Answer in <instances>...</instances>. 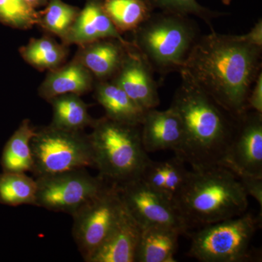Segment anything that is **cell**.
Here are the masks:
<instances>
[{"instance_id":"cell-18","label":"cell","mask_w":262,"mask_h":262,"mask_svg":"<svg viewBox=\"0 0 262 262\" xmlns=\"http://www.w3.org/2000/svg\"><path fill=\"white\" fill-rule=\"evenodd\" d=\"M179 229L168 226L141 227L135 262H175L179 246Z\"/></svg>"},{"instance_id":"cell-33","label":"cell","mask_w":262,"mask_h":262,"mask_svg":"<svg viewBox=\"0 0 262 262\" xmlns=\"http://www.w3.org/2000/svg\"><path fill=\"white\" fill-rule=\"evenodd\" d=\"M14 1L16 2L18 4L21 5V6L29 7L25 0H14ZM29 8H31V7H29Z\"/></svg>"},{"instance_id":"cell-12","label":"cell","mask_w":262,"mask_h":262,"mask_svg":"<svg viewBox=\"0 0 262 262\" xmlns=\"http://www.w3.org/2000/svg\"><path fill=\"white\" fill-rule=\"evenodd\" d=\"M153 72L149 63L134 46L127 50L120 69L110 80L146 111L160 104L158 84Z\"/></svg>"},{"instance_id":"cell-8","label":"cell","mask_w":262,"mask_h":262,"mask_svg":"<svg viewBox=\"0 0 262 262\" xmlns=\"http://www.w3.org/2000/svg\"><path fill=\"white\" fill-rule=\"evenodd\" d=\"M123 208L118 185L107 183L72 215V235L84 261L89 262L107 237Z\"/></svg>"},{"instance_id":"cell-9","label":"cell","mask_w":262,"mask_h":262,"mask_svg":"<svg viewBox=\"0 0 262 262\" xmlns=\"http://www.w3.org/2000/svg\"><path fill=\"white\" fill-rule=\"evenodd\" d=\"M36 206L72 215L98 194L107 182L86 168L36 177Z\"/></svg>"},{"instance_id":"cell-11","label":"cell","mask_w":262,"mask_h":262,"mask_svg":"<svg viewBox=\"0 0 262 262\" xmlns=\"http://www.w3.org/2000/svg\"><path fill=\"white\" fill-rule=\"evenodd\" d=\"M220 166L236 176L262 177V114L249 110L237 120Z\"/></svg>"},{"instance_id":"cell-30","label":"cell","mask_w":262,"mask_h":262,"mask_svg":"<svg viewBox=\"0 0 262 262\" xmlns=\"http://www.w3.org/2000/svg\"><path fill=\"white\" fill-rule=\"evenodd\" d=\"M248 108L249 110L262 114V72H260L248 98Z\"/></svg>"},{"instance_id":"cell-32","label":"cell","mask_w":262,"mask_h":262,"mask_svg":"<svg viewBox=\"0 0 262 262\" xmlns=\"http://www.w3.org/2000/svg\"><path fill=\"white\" fill-rule=\"evenodd\" d=\"M29 7L33 9L37 10V8L45 6L48 3V0H25Z\"/></svg>"},{"instance_id":"cell-10","label":"cell","mask_w":262,"mask_h":262,"mask_svg":"<svg viewBox=\"0 0 262 262\" xmlns=\"http://www.w3.org/2000/svg\"><path fill=\"white\" fill-rule=\"evenodd\" d=\"M124 206L141 226H168L182 234L188 229L171 200L139 178L118 185Z\"/></svg>"},{"instance_id":"cell-34","label":"cell","mask_w":262,"mask_h":262,"mask_svg":"<svg viewBox=\"0 0 262 262\" xmlns=\"http://www.w3.org/2000/svg\"><path fill=\"white\" fill-rule=\"evenodd\" d=\"M222 3H224V4L228 5L230 4L231 1H232V0H222Z\"/></svg>"},{"instance_id":"cell-22","label":"cell","mask_w":262,"mask_h":262,"mask_svg":"<svg viewBox=\"0 0 262 262\" xmlns=\"http://www.w3.org/2000/svg\"><path fill=\"white\" fill-rule=\"evenodd\" d=\"M48 102L53 108L52 126L66 130L82 131L94 124L95 119L90 115L89 105L79 95H60Z\"/></svg>"},{"instance_id":"cell-5","label":"cell","mask_w":262,"mask_h":262,"mask_svg":"<svg viewBox=\"0 0 262 262\" xmlns=\"http://www.w3.org/2000/svg\"><path fill=\"white\" fill-rule=\"evenodd\" d=\"M133 32L134 47L161 74L179 72L199 38L195 24L187 15L165 12L153 13Z\"/></svg>"},{"instance_id":"cell-3","label":"cell","mask_w":262,"mask_h":262,"mask_svg":"<svg viewBox=\"0 0 262 262\" xmlns=\"http://www.w3.org/2000/svg\"><path fill=\"white\" fill-rule=\"evenodd\" d=\"M173 203L189 230L244 214L248 196L233 172L214 166L190 171Z\"/></svg>"},{"instance_id":"cell-27","label":"cell","mask_w":262,"mask_h":262,"mask_svg":"<svg viewBox=\"0 0 262 262\" xmlns=\"http://www.w3.org/2000/svg\"><path fill=\"white\" fill-rule=\"evenodd\" d=\"M39 12L24 7L14 0H0V21L19 29H29L37 25Z\"/></svg>"},{"instance_id":"cell-21","label":"cell","mask_w":262,"mask_h":262,"mask_svg":"<svg viewBox=\"0 0 262 262\" xmlns=\"http://www.w3.org/2000/svg\"><path fill=\"white\" fill-rule=\"evenodd\" d=\"M29 119H24L14 134L7 141L1 158L3 172H32L34 161L31 143L36 134Z\"/></svg>"},{"instance_id":"cell-20","label":"cell","mask_w":262,"mask_h":262,"mask_svg":"<svg viewBox=\"0 0 262 262\" xmlns=\"http://www.w3.org/2000/svg\"><path fill=\"white\" fill-rule=\"evenodd\" d=\"M185 164L176 155L165 161L150 159L141 178L150 187L174 202L185 186L190 173Z\"/></svg>"},{"instance_id":"cell-15","label":"cell","mask_w":262,"mask_h":262,"mask_svg":"<svg viewBox=\"0 0 262 262\" xmlns=\"http://www.w3.org/2000/svg\"><path fill=\"white\" fill-rule=\"evenodd\" d=\"M141 230L124 206L116 225L89 262H135Z\"/></svg>"},{"instance_id":"cell-17","label":"cell","mask_w":262,"mask_h":262,"mask_svg":"<svg viewBox=\"0 0 262 262\" xmlns=\"http://www.w3.org/2000/svg\"><path fill=\"white\" fill-rule=\"evenodd\" d=\"M94 77L82 63L73 58L72 61L55 70L48 71L38 89V94L46 101L60 95H83L94 89Z\"/></svg>"},{"instance_id":"cell-13","label":"cell","mask_w":262,"mask_h":262,"mask_svg":"<svg viewBox=\"0 0 262 262\" xmlns=\"http://www.w3.org/2000/svg\"><path fill=\"white\" fill-rule=\"evenodd\" d=\"M108 38L118 39L129 47L134 46L115 28L105 10L103 0H86L62 43L80 46Z\"/></svg>"},{"instance_id":"cell-26","label":"cell","mask_w":262,"mask_h":262,"mask_svg":"<svg viewBox=\"0 0 262 262\" xmlns=\"http://www.w3.org/2000/svg\"><path fill=\"white\" fill-rule=\"evenodd\" d=\"M80 11L62 0H48L46 9L39 12L37 25L63 40Z\"/></svg>"},{"instance_id":"cell-31","label":"cell","mask_w":262,"mask_h":262,"mask_svg":"<svg viewBox=\"0 0 262 262\" xmlns=\"http://www.w3.org/2000/svg\"><path fill=\"white\" fill-rule=\"evenodd\" d=\"M243 38L253 46L262 47V20L261 18L255 24L254 27L247 34L242 35Z\"/></svg>"},{"instance_id":"cell-28","label":"cell","mask_w":262,"mask_h":262,"mask_svg":"<svg viewBox=\"0 0 262 262\" xmlns=\"http://www.w3.org/2000/svg\"><path fill=\"white\" fill-rule=\"evenodd\" d=\"M153 9H160L165 13L182 15H193L199 17L211 26V20L220 16V13L211 11L202 6L196 0H146Z\"/></svg>"},{"instance_id":"cell-16","label":"cell","mask_w":262,"mask_h":262,"mask_svg":"<svg viewBox=\"0 0 262 262\" xmlns=\"http://www.w3.org/2000/svg\"><path fill=\"white\" fill-rule=\"evenodd\" d=\"M134 46L129 47L113 38L99 39L78 46L74 58L86 67L98 81L110 80L120 69L127 50Z\"/></svg>"},{"instance_id":"cell-23","label":"cell","mask_w":262,"mask_h":262,"mask_svg":"<svg viewBox=\"0 0 262 262\" xmlns=\"http://www.w3.org/2000/svg\"><path fill=\"white\" fill-rule=\"evenodd\" d=\"M24 61L40 71H51L61 67L68 56L67 46L48 36L32 38L19 49Z\"/></svg>"},{"instance_id":"cell-7","label":"cell","mask_w":262,"mask_h":262,"mask_svg":"<svg viewBox=\"0 0 262 262\" xmlns=\"http://www.w3.org/2000/svg\"><path fill=\"white\" fill-rule=\"evenodd\" d=\"M31 146L36 177L94 167L89 136L82 131L50 125L36 131Z\"/></svg>"},{"instance_id":"cell-19","label":"cell","mask_w":262,"mask_h":262,"mask_svg":"<svg viewBox=\"0 0 262 262\" xmlns=\"http://www.w3.org/2000/svg\"><path fill=\"white\" fill-rule=\"evenodd\" d=\"M94 88L95 98L105 110V116L114 121L140 126L146 111L123 90L111 80L98 81Z\"/></svg>"},{"instance_id":"cell-2","label":"cell","mask_w":262,"mask_h":262,"mask_svg":"<svg viewBox=\"0 0 262 262\" xmlns=\"http://www.w3.org/2000/svg\"><path fill=\"white\" fill-rule=\"evenodd\" d=\"M182 80L170 105L184 128L182 147L175 155L192 170L220 166L237 120L186 77L182 76Z\"/></svg>"},{"instance_id":"cell-29","label":"cell","mask_w":262,"mask_h":262,"mask_svg":"<svg viewBox=\"0 0 262 262\" xmlns=\"http://www.w3.org/2000/svg\"><path fill=\"white\" fill-rule=\"evenodd\" d=\"M248 196L254 198L262 208V177L253 176H237Z\"/></svg>"},{"instance_id":"cell-6","label":"cell","mask_w":262,"mask_h":262,"mask_svg":"<svg viewBox=\"0 0 262 262\" xmlns=\"http://www.w3.org/2000/svg\"><path fill=\"white\" fill-rule=\"evenodd\" d=\"M261 219L252 213L220 221L190 234L189 256L201 262H242L251 258V241Z\"/></svg>"},{"instance_id":"cell-25","label":"cell","mask_w":262,"mask_h":262,"mask_svg":"<svg viewBox=\"0 0 262 262\" xmlns=\"http://www.w3.org/2000/svg\"><path fill=\"white\" fill-rule=\"evenodd\" d=\"M37 184L25 173L0 174V203L8 206H36Z\"/></svg>"},{"instance_id":"cell-1","label":"cell","mask_w":262,"mask_h":262,"mask_svg":"<svg viewBox=\"0 0 262 262\" xmlns=\"http://www.w3.org/2000/svg\"><path fill=\"white\" fill-rule=\"evenodd\" d=\"M261 54L262 47L242 35L212 31L198 38L179 72L237 120L249 111L248 96L261 72Z\"/></svg>"},{"instance_id":"cell-4","label":"cell","mask_w":262,"mask_h":262,"mask_svg":"<svg viewBox=\"0 0 262 262\" xmlns=\"http://www.w3.org/2000/svg\"><path fill=\"white\" fill-rule=\"evenodd\" d=\"M89 139L94 167L108 184L120 185L140 178L150 158L144 149L140 126L95 119Z\"/></svg>"},{"instance_id":"cell-24","label":"cell","mask_w":262,"mask_h":262,"mask_svg":"<svg viewBox=\"0 0 262 262\" xmlns=\"http://www.w3.org/2000/svg\"><path fill=\"white\" fill-rule=\"evenodd\" d=\"M105 10L120 34L134 32L152 15L146 0H103Z\"/></svg>"},{"instance_id":"cell-14","label":"cell","mask_w":262,"mask_h":262,"mask_svg":"<svg viewBox=\"0 0 262 262\" xmlns=\"http://www.w3.org/2000/svg\"><path fill=\"white\" fill-rule=\"evenodd\" d=\"M141 137L146 152L173 150L179 152L184 140V128L178 114L170 107L165 111L146 110L140 125Z\"/></svg>"}]
</instances>
